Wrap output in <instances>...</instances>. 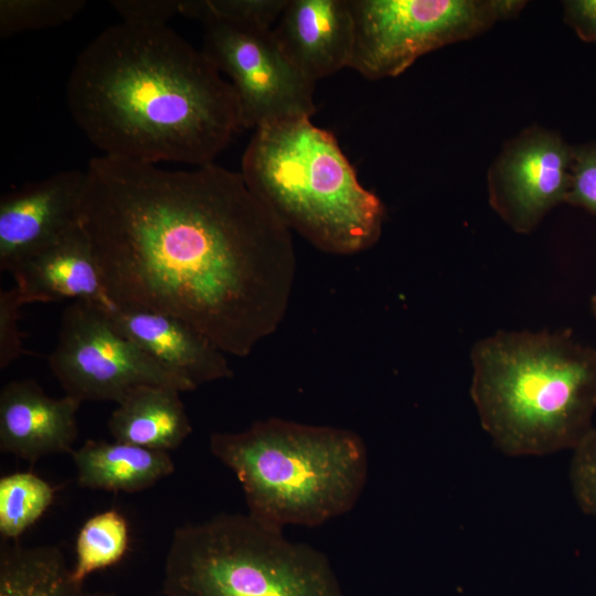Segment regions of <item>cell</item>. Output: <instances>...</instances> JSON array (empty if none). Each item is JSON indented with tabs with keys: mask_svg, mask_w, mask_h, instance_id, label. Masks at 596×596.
I'll list each match as a JSON object with an SVG mask.
<instances>
[{
	"mask_svg": "<svg viewBox=\"0 0 596 596\" xmlns=\"http://www.w3.org/2000/svg\"><path fill=\"white\" fill-rule=\"evenodd\" d=\"M204 55L228 77L245 129L311 118L316 83L284 54L272 29L203 23Z\"/></svg>",
	"mask_w": 596,
	"mask_h": 596,
	"instance_id": "obj_9",
	"label": "cell"
},
{
	"mask_svg": "<svg viewBox=\"0 0 596 596\" xmlns=\"http://www.w3.org/2000/svg\"><path fill=\"white\" fill-rule=\"evenodd\" d=\"M86 6L84 0H1L0 36L60 26Z\"/></svg>",
	"mask_w": 596,
	"mask_h": 596,
	"instance_id": "obj_22",
	"label": "cell"
},
{
	"mask_svg": "<svg viewBox=\"0 0 596 596\" xmlns=\"http://www.w3.org/2000/svg\"><path fill=\"white\" fill-rule=\"evenodd\" d=\"M129 540V525L120 512L106 510L87 519L75 541L74 578L84 583L92 573L119 563Z\"/></svg>",
	"mask_w": 596,
	"mask_h": 596,
	"instance_id": "obj_19",
	"label": "cell"
},
{
	"mask_svg": "<svg viewBox=\"0 0 596 596\" xmlns=\"http://www.w3.org/2000/svg\"><path fill=\"white\" fill-rule=\"evenodd\" d=\"M47 362L65 395L81 403L118 404L143 384L191 391L118 331L104 307L87 301H73L64 309L57 342Z\"/></svg>",
	"mask_w": 596,
	"mask_h": 596,
	"instance_id": "obj_8",
	"label": "cell"
},
{
	"mask_svg": "<svg viewBox=\"0 0 596 596\" xmlns=\"http://www.w3.org/2000/svg\"><path fill=\"white\" fill-rule=\"evenodd\" d=\"M85 170H64L0 198V270L9 272L78 224Z\"/></svg>",
	"mask_w": 596,
	"mask_h": 596,
	"instance_id": "obj_11",
	"label": "cell"
},
{
	"mask_svg": "<svg viewBox=\"0 0 596 596\" xmlns=\"http://www.w3.org/2000/svg\"><path fill=\"white\" fill-rule=\"evenodd\" d=\"M272 31L287 58L315 83L350 66L355 25L349 0H288Z\"/></svg>",
	"mask_w": 596,
	"mask_h": 596,
	"instance_id": "obj_13",
	"label": "cell"
},
{
	"mask_svg": "<svg viewBox=\"0 0 596 596\" xmlns=\"http://www.w3.org/2000/svg\"><path fill=\"white\" fill-rule=\"evenodd\" d=\"M114 326L191 391L233 375L226 354L183 320L159 311L113 304Z\"/></svg>",
	"mask_w": 596,
	"mask_h": 596,
	"instance_id": "obj_12",
	"label": "cell"
},
{
	"mask_svg": "<svg viewBox=\"0 0 596 596\" xmlns=\"http://www.w3.org/2000/svg\"><path fill=\"white\" fill-rule=\"evenodd\" d=\"M0 596H116L76 581L60 547L2 540Z\"/></svg>",
	"mask_w": 596,
	"mask_h": 596,
	"instance_id": "obj_18",
	"label": "cell"
},
{
	"mask_svg": "<svg viewBox=\"0 0 596 596\" xmlns=\"http://www.w3.org/2000/svg\"><path fill=\"white\" fill-rule=\"evenodd\" d=\"M77 483L111 492H139L174 471L169 453L113 440H86L74 449Z\"/></svg>",
	"mask_w": 596,
	"mask_h": 596,
	"instance_id": "obj_17",
	"label": "cell"
},
{
	"mask_svg": "<svg viewBox=\"0 0 596 596\" xmlns=\"http://www.w3.org/2000/svg\"><path fill=\"white\" fill-rule=\"evenodd\" d=\"M81 404L68 395L49 396L34 380L7 383L0 392V450L31 464L51 454H72Z\"/></svg>",
	"mask_w": 596,
	"mask_h": 596,
	"instance_id": "obj_14",
	"label": "cell"
},
{
	"mask_svg": "<svg viewBox=\"0 0 596 596\" xmlns=\"http://www.w3.org/2000/svg\"><path fill=\"white\" fill-rule=\"evenodd\" d=\"M590 308H592V311L596 318V294L593 295L592 299H590Z\"/></svg>",
	"mask_w": 596,
	"mask_h": 596,
	"instance_id": "obj_28",
	"label": "cell"
},
{
	"mask_svg": "<svg viewBox=\"0 0 596 596\" xmlns=\"http://www.w3.org/2000/svg\"><path fill=\"white\" fill-rule=\"evenodd\" d=\"M240 172L291 232L324 253L356 254L382 234L381 199L361 184L334 135L310 118L255 129Z\"/></svg>",
	"mask_w": 596,
	"mask_h": 596,
	"instance_id": "obj_5",
	"label": "cell"
},
{
	"mask_svg": "<svg viewBox=\"0 0 596 596\" xmlns=\"http://www.w3.org/2000/svg\"><path fill=\"white\" fill-rule=\"evenodd\" d=\"M25 305L13 286L0 289V369H7L24 353L23 334L19 329L20 308Z\"/></svg>",
	"mask_w": 596,
	"mask_h": 596,
	"instance_id": "obj_25",
	"label": "cell"
},
{
	"mask_svg": "<svg viewBox=\"0 0 596 596\" xmlns=\"http://www.w3.org/2000/svg\"><path fill=\"white\" fill-rule=\"evenodd\" d=\"M65 100L103 156L142 163H212L243 129L230 82L168 25L103 30L77 55Z\"/></svg>",
	"mask_w": 596,
	"mask_h": 596,
	"instance_id": "obj_2",
	"label": "cell"
},
{
	"mask_svg": "<svg viewBox=\"0 0 596 596\" xmlns=\"http://www.w3.org/2000/svg\"><path fill=\"white\" fill-rule=\"evenodd\" d=\"M110 4L121 21L138 25H168L180 15V0H116Z\"/></svg>",
	"mask_w": 596,
	"mask_h": 596,
	"instance_id": "obj_26",
	"label": "cell"
},
{
	"mask_svg": "<svg viewBox=\"0 0 596 596\" xmlns=\"http://www.w3.org/2000/svg\"><path fill=\"white\" fill-rule=\"evenodd\" d=\"M24 304L71 299L113 306L91 244L77 224L12 270Z\"/></svg>",
	"mask_w": 596,
	"mask_h": 596,
	"instance_id": "obj_15",
	"label": "cell"
},
{
	"mask_svg": "<svg viewBox=\"0 0 596 596\" xmlns=\"http://www.w3.org/2000/svg\"><path fill=\"white\" fill-rule=\"evenodd\" d=\"M564 21L584 42L596 44V0L563 2Z\"/></svg>",
	"mask_w": 596,
	"mask_h": 596,
	"instance_id": "obj_27",
	"label": "cell"
},
{
	"mask_svg": "<svg viewBox=\"0 0 596 596\" xmlns=\"http://www.w3.org/2000/svg\"><path fill=\"white\" fill-rule=\"evenodd\" d=\"M181 393L161 384L131 390L109 417L113 439L166 453L177 449L192 432Z\"/></svg>",
	"mask_w": 596,
	"mask_h": 596,
	"instance_id": "obj_16",
	"label": "cell"
},
{
	"mask_svg": "<svg viewBox=\"0 0 596 596\" xmlns=\"http://www.w3.org/2000/svg\"><path fill=\"white\" fill-rule=\"evenodd\" d=\"M85 172L78 225L114 304L174 316L240 358L278 329L296 278L292 232L241 172L103 155Z\"/></svg>",
	"mask_w": 596,
	"mask_h": 596,
	"instance_id": "obj_1",
	"label": "cell"
},
{
	"mask_svg": "<svg viewBox=\"0 0 596 596\" xmlns=\"http://www.w3.org/2000/svg\"><path fill=\"white\" fill-rule=\"evenodd\" d=\"M573 496L579 508L596 519V427L573 449L570 467Z\"/></svg>",
	"mask_w": 596,
	"mask_h": 596,
	"instance_id": "obj_23",
	"label": "cell"
},
{
	"mask_svg": "<svg viewBox=\"0 0 596 596\" xmlns=\"http://www.w3.org/2000/svg\"><path fill=\"white\" fill-rule=\"evenodd\" d=\"M210 450L240 481L247 513L278 529L316 526L349 512L368 479L363 440L339 427L268 418L243 432L213 433Z\"/></svg>",
	"mask_w": 596,
	"mask_h": 596,
	"instance_id": "obj_4",
	"label": "cell"
},
{
	"mask_svg": "<svg viewBox=\"0 0 596 596\" xmlns=\"http://www.w3.org/2000/svg\"><path fill=\"white\" fill-rule=\"evenodd\" d=\"M565 202L596 215V141L573 147L572 178Z\"/></svg>",
	"mask_w": 596,
	"mask_h": 596,
	"instance_id": "obj_24",
	"label": "cell"
},
{
	"mask_svg": "<svg viewBox=\"0 0 596 596\" xmlns=\"http://www.w3.org/2000/svg\"><path fill=\"white\" fill-rule=\"evenodd\" d=\"M470 359L471 400L503 454L573 450L594 427L596 349L570 330H501L477 341Z\"/></svg>",
	"mask_w": 596,
	"mask_h": 596,
	"instance_id": "obj_3",
	"label": "cell"
},
{
	"mask_svg": "<svg viewBox=\"0 0 596 596\" xmlns=\"http://www.w3.org/2000/svg\"><path fill=\"white\" fill-rule=\"evenodd\" d=\"M164 596H343L328 557L248 513H220L174 529Z\"/></svg>",
	"mask_w": 596,
	"mask_h": 596,
	"instance_id": "obj_6",
	"label": "cell"
},
{
	"mask_svg": "<svg viewBox=\"0 0 596 596\" xmlns=\"http://www.w3.org/2000/svg\"><path fill=\"white\" fill-rule=\"evenodd\" d=\"M288 0H180V15L202 23L273 29Z\"/></svg>",
	"mask_w": 596,
	"mask_h": 596,
	"instance_id": "obj_21",
	"label": "cell"
},
{
	"mask_svg": "<svg viewBox=\"0 0 596 596\" xmlns=\"http://www.w3.org/2000/svg\"><path fill=\"white\" fill-rule=\"evenodd\" d=\"M573 146L556 131L531 126L510 139L489 168L488 200L514 232L534 231L565 202L571 185Z\"/></svg>",
	"mask_w": 596,
	"mask_h": 596,
	"instance_id": "obj_10",
	"label": "cell"
},
{
	"mask_svg": "<svg viewBox=\"0 0 596 596\" xmlns=\"http://www.w3.org/2000/svg\"><path fill=\"white\" fill-rule=\"evenodd\" d=\"M355 42L349 68L371 81L396 77L421 56L517 17L519 0H349Z\"/></svg>",
	"mask_w": 596,
	"mask_h": 596,
	"instance_id": "obj_7",
	"label": "cell"
},
{
	"mask_svg": "<svg viewBox=\"0 0 596 596\" xmlns=\"http://www.w3.org/2000/svg\"><path fill=\"white\" fill-rule=\"evenodd\" d=\"M54 494V488L31 471L2 476L0 478L1 539L18 541L50 508Z\"/></svg>",
	"mask_w": 596,
	"mask_h": 596,
	"instance_id": "obj_20",
	"label": "cell"
}]
</instances>
